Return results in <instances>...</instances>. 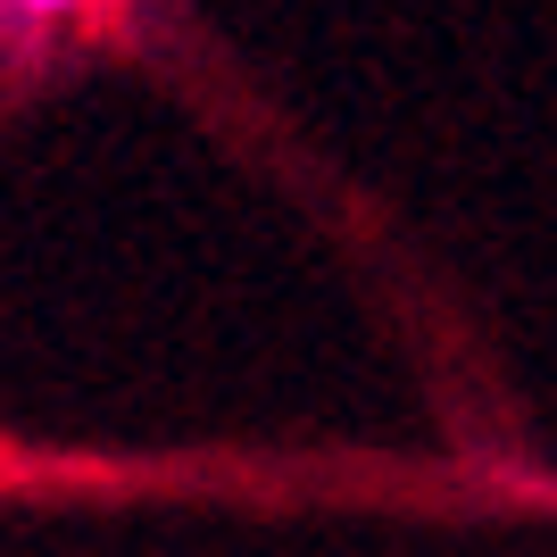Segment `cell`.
I'll list each match as a JSON object with an SVG mask.
<instances>
[{"label": "cell", "instance_id": "cell-1", "mask_svg": "<svg viewBox=\"0 0 557 557\" xmlns=\"http://www.w3.org/2000/svg\"><path fill=\"white\" fill-rule=\"evenodd\" d=\"M92 9H116V0H0V34H42V25H75Z\"/></svg>", "mask_w": 557, "mask_h": 557}]
</instances>
